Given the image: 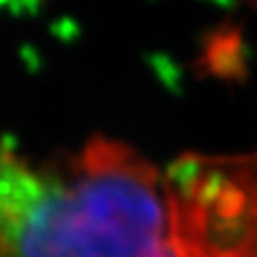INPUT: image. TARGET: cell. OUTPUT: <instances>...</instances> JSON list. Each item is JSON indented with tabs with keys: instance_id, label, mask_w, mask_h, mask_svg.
<instances>
[{
	"instance_id": "cell-1",
	"label": "cell",
	"mask_w": 257,
	"mask_h": 257,
	"mask_svg": "<svg viewBox=\"0 0 257 257\" xmlns=\"http://www.w3.org/2000/svg\"><path fill=\"white\" fill-rule=\"evenodd\" d=\"M0 257H178L163 172L105 135L41 163L0 138Z\"/></svg>"
},
{
	"instance_id": "cell-2",
	"label": "cell",
	"mask_w": 257,
	"mask_h": 257,
	"mask_svg": "<svg viewBox=\"0 0 257 257\" xmlns=\"http://www.w3.org/2000/svg\"><path fill=\"white\" fill-rule=\"evenodd\" d=\"M163 176L178 257H257V152H187Z\"/></svg>"
}]
</instances>
